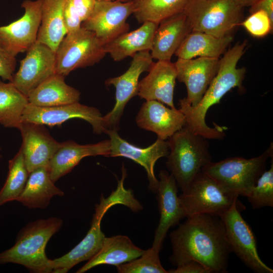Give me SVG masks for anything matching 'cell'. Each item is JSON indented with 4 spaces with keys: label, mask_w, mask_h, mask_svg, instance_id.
Returning <instances> with one entry per match:
<instances>
[{
    "label": "cell",
    "mask_w": 273,
    "mask_h": 273,
    "mask_svg": "<svg viewBox=\"0 0 273 273\" xmlns=\"http://www.w3.org/2000/svg\"><path fill=\"white\" fill-rule=\"evenodd\" d=\"M104 45L82 27L67 33L55 52V73L65 77L74 70L99 63L107 54Z\"/></svg>",
    "instance_id": "cell-8"
},
{
    "label": "cell",
    "mask_w": 273,
    "mask_h": 273,
    "mask_svg": "<svg viewBox=\"0 0 273 273\" xmlns=\"http://www.w3.org/2000/svg\"><path fill=\"white\" fill-rule=\"evenodd\" d=\"M105 133L109 135L111 143L109 157L128 158L143 166L147 172L149 190L156 193L158 180L155 175L154 166L159 158L168 154V142L157 138L151 145L143 148L123 139L116 130L107 129Z\"/></svg>",
    "instance_id": "cell-17"
},
{
    "label": "cell",
    "mask_w": 273,
    "mask_h": 273,
    "mask_svg": "<svg viewBox=\"0 0 273 273\" xmlns=\"http://www.w3.org/2000/svg\"><path fill=\"white\" fill-rule=\"evenodd\" d=\"M148 71V74L139 82L137 95L146 101L155 100L176 108L173 102L176 79L174 63L158 60Z\"/></svg>",
    "instance_id": "cell-21"
},
{
    "label": "cell",
    "mask_w": 273,
    "mask_h": 273,
    "mask_svg": "<svg viewBox=\"0 0 273 273\" xmlns=\"http://www.w3.org/2000/svg\"><path fill=\"white\" fill-rule=\"evenodd\" d=\"M158 24L145 22L138 29L125 32L105 44V51L115 61L144 51H150Z\"/></svg>",
    "instance_id": "cell-25"
},
{
    "label": "cell",
    "mask_w": 273,
    "mask_h": 273,
    "mask_svg": "<svg viewBox=\"0 0 273 273\" xmlns=\"http://www.w3.org/2000/svg\"><path fill=\"white\" fill-rule=\"evenodd\" d=\"M272 144L259 156L250 159L230 157L210 162L201 170L229 192L247 197L257 179L265 170L267 161L273 157Z\"/></svg>",
    "instance_id": "cell-5"
},
{
    "label": "cell",
    "mask_w": 273,
    "mask_h": 273,
    "mask_svg": "<svg viewBox=\"0 0 273 273\" xmlns=\"http://www.w3.org/2000/svg\"><path fill=\"white\" fill-rule=\"evenodd\" d=\"M27 97L12 82L0 79V124L5 127L19 129L22 116L28 104Z\"/></svg>",
    "instance_id": "cell-30"
},
{
    "label": "cell",
    "mask_w": 273,
    "mask_h": 273,
    "mask_svg": "<svg viewBox=\"0 0 273 273\" xmlns=\"http://www.w3.org/2000/svg\"><path fill=\"white\" fill-rule=\"evenodd\" d=\"M63 18L67 34L75 31L81 27L82 22L72 0H65Z\"/></svg>",
    "instance_id": "cell-36"
},
{
    "label": "cell",
    "mask_w": 273,
    "mask_h": 273,
    "mask_svg": "<svg viewBox=\"0 0 273 273\" xmlns=\"http://www.w3.org/2000/svg\"><path fill=\"white\" fill-rule=\"evenodd\" d=\"M247 198L254 209L273 206L272 157L270 168L261 174Z\"/></svg>",
    "instance_id": "cell-34"
},
{
    "label": "cell",
    "mask_w": 273,
    "mask_h": 273,
    "mask_svg": "<svg viewBox=\"0 0 273 273\" xmlns=\"http://www.w3.org/2000/svg\"><path fill=\"white\" fill-rule=\"evenodd\" d=\"M42 0H24L23 15L18 20L0 26V47L15 57L26 52L36 41L41 22Z\"/></svg>",
    "instance_id": "cell-13"
},
{
    "label": "cell",
    "mask_w": 273,
    "mask_h": 273,
    "mask_svg": "<svg viewBox=\"0 0 273 273\" xmlns=\"http://www.w3.org/2000/svg\"><path fill=\"white\" fill-rule=\"evenodd\" d=\"M117 1H120V2H127V1H130V0H117Z\"/></svg>",
    "instance_id": "cell-42"
},
{
    "label": "cell",
    "mask_w": 273,
    "mask_h": 273,
    "mask_svg": "<svg viewBox=\"0 0 273 273\" xmlns=\"http://www.w3.org/2000/svg\"><path fill=\"white\" fill-rule=\"evenodd\" d=\"M18 129L22 139L20 149L28 172L39 167L48 166L61 143L51 135L43 125L22 122Z\"/></svg>",
    "instance_id": "cell-19"
},
{
    "label": "cell",
    "mask_w": 273,
    "mask_h": 273,
    "mask_svg": "<svg viewBox=\"0 0 273 273\" xmlns=\"http://www.w3.org/2000/svg\"><path fill=\"white\" fill-rule=\"evenodd\" d=\"M219 59L198 57L190 59L178 58L174 63L176 79L187 88L186 102L192 106L201 100L218 67Z\"/></svg>",
    "instance_id": "cell-18"
},
{
    "label": "cell",
    "mask_w": 273,
    "mask_h": 273,
    "mask_svg": "<svg viewBox=\"0 0 273 273\" xmlns=\"http://www.w3.org/2000/svg\"><path fill=\"white\" fill-rule=\"evenodd\" d=\"M258 11L265 12L273 22V0H259L250 6V14Z\"/></svg>",
    "instance_id": "cell-40"
},
{
    "label": "cell",
    "mask_w": 273,
    "mask_h": 273,
    "mask_svg": "<svg viewBox=\"0 0 273 273\" xmlns=\"http://www.w3.org/2000/svg\"><path fill=\"white\" fill-rule=\"evenodd\" d=\"M191 0H132L133 12L139 23L159 24L164 19L185 11Z\"/></svg>",
    "instance_id": "cell-31"
},
{
    "label": "cell",
    "mask_w": 273,
    "mask_h": 273,
    "mask_svg": "<svg viewBox=\"0 0 273 273\" xmlns=\"http://www.w3.org/2000/svg\"><path fill=\"white\" fill-rule=\"evenodd\" d=\"M108 1H110V0H108Z\"/></svg>",
    "instance_id": "cell-44"
},
{
    "label": "cell",
    "mask_w": 273,
    "mask_h": 273,
    "mask_svg": "<svg viewBox=\"0 0 273 273\" xmlns=\"http://www.w3.org/2000/svg\"><path fill=\"white\" fill-rule=\"evenodd\" d=\"M128 69L122 75L107 79L106 85L115 88V103L113 108L103 116L104 126L107 129L118 131L119 123L125 107L129 100L137 95L139 79L141 74L148 71L153 64L150 51H144L135 54Z\"/></svg>",
    "instance_id": "cell-11"
},
{
    "label": "cell",
    "mask_w": 273,
    "mask_h": 273,
    "mask_svg": "<svg viewBox=\"0 0 273 273\" xmlns=\"http://www.w3.org/2000/svg\"><path fill=\"white\" fill-rule=\"evenodd\" d=\"M192 31L184 11L161 21L155 31L150 51L152 58L157 61H170Z\"/></svg>",
    "instance_id": "cell-23"
},
{
    "label": "cell",
    "mask_w": 273,
    "mask_h": 273,
    "mask_svg": "<svg viewBox=\"0 0 273 273\" xmlns=\"http://www.w3.org/2000/svg\"><path fill=\"white\" fill-rule=\"evenodd\" d=\"M246 46V41L237 43L219 60L217 73L196 105L191 106L184 98L179 100V109L185 116L186 125L194 133L207 139L222 140L225 137V127L217 125L210 127L205 122V118L208 109L219 103L232 89H243L242 83L246 71L245 68H237V66L245 53Z\"/></svg>",
    "instance_id": "cell-2"
},
{
    "label": "cell",
    "mask_w": 273,
    "mask_h": 273,
    "mask_svg": "<svg viewBox=\"0 0 273 273\" xmlns=\"http://www.w3.org/2000/svg\"><path fill=\"white\" fill-rule=\"evenodd\" d=\"M240 25L254 37H262L272 30L273 22L265 12L258 11L251 14Z\"/></svg>",
    "instance_id": "cell-35"
},
{
    "label": "cell",
    "mask_w": 273,
    "mask_h": 273,
    "mask_svg": "<svg viewBox=\"0 0 273 273\" xmlns=\"http://www.w3.org/2000/svg\"><path fill=\"white\" fill-rule=\"evenodd\" d=\"M238 197L202 170L178 195L186 218L201 214L220 217L238 200Z\"/></svg>",
    "instance_id": "cell-7"
},
{
    "label": "cell",
    "mask_w": 273,
    "mask_h": 273,
    "mask_svg": "<svg viewBox=\"0 0 273 273\" xmlns=\"http://www.w3.org/2000/svg\"><path fill=\"white\" fill-rule=\"evenodd\" d=\"M1 148L0 147V160L2 158V155L1 154Z\"/></svg>",
    "instance_id": "cell-43"
},
{
    "label": "cell",
    "mask_w": 273,
    "mask_h": 273,
    "mask_svg": "<svg viewBox=\"0 0 273 273\" xmlns=\"http://www.w3.org/2000/svg\"><path fill=\"white\" fill-rule=\"evenodd\" d=\"M29 174L23 153L20 149L9 161L7 178L0 190V206L17 200L25 186Z\"/></svg>",
    "instance_id": "cell-32"
},
{
    "label": "cell",
    "mask_w": 273,
    "mask_h": 273,
    "mask_svg": "<svg viewBox=\"0 0 273 273\" xmlns=\"http://www.w3.org/2000/svg\"><path fill=\"white\" fill-rule=\"evenodd\" d=\"M80 98V92L68 85L65 76L56 73L43 81L27 97L29 104L43 107L78 102Z\"/></svg>",
    "instance_id": "cell-27"
},
{
    "label": "cell",
    "mask_w": 273,
    "mask_h": 273,
    "mask_svg": "<svg viewBox=\"0 0 273 273\" xmlns=\"http://www.w3.org/2000/svg\"><path fill=\"white\" fill-rule=\"evenodd\" d=\"M144 251L136 246L126 236L105 237L100 250L76 272L83 273L102 264L117 266L137 258Z\"/></svg>",
    "instance_id": "cell-24"
},
{
    "label": "cell",
    "mask_w": 273,
    "mask_h": 273,
    "mask_svg": "<svg viewBox=\"0 0 273 273\" xmlns=\"http://www.w3.org/2000/svg\"><path fill=\"white\" fill-rule=\"evenodd\" d=\"M243 9L234 0H191L184 12L192 31L221 37L240 25Z\"/></svg>",
    "instance_id": "cell-6"
},
{
    "label": "cell",
    "mask_w": 273,
    "mask_h": 273,
    "mask_svg": "<svg viewBox=\"0 0 273 273\" xmlns=\"http://www.w3.org/2000/svg\"><path fill=\"white\" fill-rule=\"evenodd\" d=\"M141 128L152 131L157 138L166 140L186 125L184 114L180 109L166 107L155 100L146 101L135 118Z\"/></svg>",
    "instance_id": "cell-20"
},
{
    "label": "cell",
    "mask_w": 273,
    "mask_h": 273,
    "mask_svg": "<svg viewBox=\"0 0 273 273\" xmlns=\"http://www.w3.org/2000/svg\"><path fill=\"white\" fill-rule=\"evenodd\" d=\"M207 140L186 125L169 138L166 165L182 192L202 168L212 161Z\"/></svg>",
    "instance_id": "cell-4"
},
{
    "label": "cell",
    "mask_w": 273,
    "mask_h": 273,
    "mask_svg": "<svg viewBox=\"0 0 273 273\" xmlns=\"http://www.w3.org/2000/svg\"><path fill=\"white\" fill-rule=\"evenodd\" d=\"M57 217L38 219L22 228L15 244L0 253V264L8 263L22 265L33 273L52 272L51 260L45 252L47 244L63 225Z\"/></svg>",
    "instance_id": "cell-3"
},
{
    "label": "cell",
    "mask_w": 273,
    "mask_h": 273,
    "mask_svg": "<svg viewBox=\"0 0 273 273\" xmlns=\"http://www.w3.org/2000/svg\"><path fill=\"white\" fill-rule=\"evenodd\" d=\"M89 122L96 134L105 132L103 116L96 108L78 102L53 107H38L28 103L23 112L22 122H32L49 126L60 125L72 118Z\"/></svg>",
    "instance_id": "cell-14"
},
{
    "label": "cell",
    "mask_w": 273,
    "mask_h": 273,
    "mask_svg": "<svg viewBox=\"0 0 273 273\" xmlns=\"http://www.w3.org/2000/svg\"><path fill=\"white\" fill-rule=\"evenodd\" d=\"M168 273H211V271L200 263L193 260L168 270Z\"/></svg>",
    "instance_id": "cell-39"
},
{
    "label": "cell",
    "mask_w": 273,
    "mask_h": 273,
    "mask_svg": "<svg viewBox=\"0 0 273 273\" xmlns=\"http://www.w3.org/2000/svg\"><path fill=\"white\" fill-rule=\"evenodd\" d=\"M156 194L160 219L152 247L160 252L169 229L177 224L186 215L177 195V185L174 177L165 170L159 173Z\"/></svg>",
    "instance_id": "cell-16"
},
{
    "label": "cell",
    "mask_w": 273,
    "mask_h": 273,
    "mask_svg": "<svg viewBox=\"0 0 273 273\" xmlns=\"http://www.w3.org/2000/svg\"><path fill=\"white\" fill-rule=\"evenodd\" d=\"M97 0H72L81 22L87 20L93 13Z\"/></svg>",
    "instance_id": "cell-38"
},
{
    "label": "cell",
    "mask_w": 273,
    "mask_h": 273,
    "mask_svg": "<svg viewBox=\"0 0 273 273\" xmlns=\"http://www.w3.org/2000/svg\"><path fill=\"white\" fill-rule=\"evenodd\" d=\"M159 253L151 247L137 258L117 266V271L119 273H168L161 263Z\"/></svg>",
    "instance_id": "cell-33"
},
{
    "label": "cell",
    "mask_w": 273,
    "mask_h": 273,
    "mask_svg": "<svg viewBox=\"0 0 273 273\" xmlns=\"http://www.w3.org/2000/svg\"><path fill=\"white\" fill-rule=\"evenodd\" d=\"M110 149V140L86 145H80L71 140L61 143L48 166L50 177L55 183L69 173L86 157L98 155L109 157Z\"/></svg>",
    "instance_id": "cell-22"
},
{
    "label": "cell",
    "mask_w": 273,
    "mask_h": 273,
    "mask_svg": "<svg viewBox=\"0 0 273 273\" xmlns=\"http://www.w3.org/2000/svg\"><path fill=\"white\" fill-rule=\"evenodd\" d=\"M125 198L118 189L107 197L101 195L100 203L95 207L90 228L84 238L71 250L62 256L51 260L53 273H66L78 263L92 258L101 248L106 237L101 230V223L106 212L113 206L124 204Z\"/></svg>",
    "instance_id": "cell-9"
},
{
    "label": "cell",
    "mask_w": 273,
    "mask_h": 273,
    "mask_svg": "<svg viewBox=\"0 0 273 273\" xmlns=\"http://www.w3.org/2000/svg\"><path fill=\"white\" fill-rule=\"evenodd\" d=\"M65 0H42L41 22L36 41L56 52L67 34L63 11Z\"/></svg>",
    "instance_id": "cell-29"
},
{
    "label": "cell",
    "mask_w": 273,
    "mask_h": 273,
    "mask_svg": "<svg viewBox=\"0 0 273 273\" xmlns=\"http://www.w3.org/2000/svg\"><path fill=\"white\" fill-rule=\"evenodd\" d=\"M187 218L170 234L171 263L177 267L194 260L211 273L226 272L231 250L220 217L201 214Z\"/></svg>",
    "instance_id": "cell-1"
},
{
    "label": "cell",
    "mask_w": 273,
    "mask_h": 273,
    "mask_svg": "<svg viewBox=\"0 0 273 273\" xmlns=\"http://www.w3.org/2000/svg\"><path fill=\"white\" fill-rule=\"evenodd\" d=\"M233 39L231 34L218 37L204 32L192 31L174 55L178 58L183 59L196 57L219 59Z\"/></svg>",
    "instance_id": "cell-28"
},
{
    "label": "cell",
    "mask_w": 273,
    "mask_h": 273,
    "mask_svg": "<svg viewBox=\"0 0 273 273\" xmlns=\"http://www.w3.org/2000/svg\"><path fill=\"white\" fill-rule=\"evenodd\" d=\"M64 193L51 179L48 166L38 167L29 173L25 186L16 201L29 209H44L54 196Z\"/></svg>",
    "instance_id": "cell-26"
},
{
    "label": "cell",
    "mask_w": 273,
    "mask_h": 273,
    "mask_svg": "<svg viewBox=\"0 0 273 273\" xmlns=\"http://www.w3.org/2000/svg\"><path fill=\"white\" fill-rule=\"evenodd\" d=\"M237 201L220 216L231 252L252 271L257 273H272L273 270L259 257L255 235L242 216Z\"/></svg>",
    "instance_id": "cell-10"
},
{
    "label": "cell",
    "mask_w": 273,
    "mask_h": 273,
    "mask_svg": "<svg viewBox=\"0 0 273 273\" xmlns=\"http://www.w3.org/2000/svg\"><path fill=\"white\" fill-rule=\"evenodd\" d=\"M133 12L132 0H97L93 13L81 27L93 32L105 44L129 31L126 20Z\"/></svg>",
    "instance_id": "cell-12"
},
{
    "label": "cell",
    "mask_w": 273,
    "mask_h": 273,
    "mask_svg": "<svg viewBox=\"0 0 273 273\" xmlns=\"http://www.w3.org/2000/svg\"><path fill=\"white\" fill-rule=\"evenodd\" d=\"M242 8L250 7L259 0H234Z\"/></svg>",
    "instance_id": "cell-41"
},
{
    "label": "cell",
    "mask_w": 273,
    "mask_h": 273,
    "mask_svg": "<svg viewBox=\"0 0 273 273\" xmlns=\"http://www.w3.org/2000/svg\"><path fill=\"white\" fill-rule=\"evenodd\" d=\"M16 66V57L0 47V78L11 82Z\"/></svg>",
    "instance_id": "cell-37"
},
{
    "label": "cell",
    "mask_w": 273,
    "mask_h": 273,
    "mask_svg": "<svg viewBox=\"0 0 273 273\" xmlns=\"http://www.w3.org/2000/svg\"><path fill=\"white\" fill-rule=\"evenodd\" d=\"M26 52L11 82L27 97L37 86L55 73L56 54L49 47L37 41Z\"/></svg>",
    "instance_id": "cell-15"
}]
</instances>
